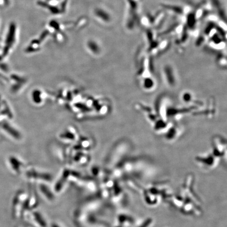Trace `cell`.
<instances>
[{
    "label": "cell",
    "mask_w": 227,
    "mask_h": 227,
    "mask_svg": "<svg viewBox=\"0 0 227 227\" xmlns=\"http://www.w3.org/2000/svg\"><path fill=\"white\" fill-rule=\"evenodd\" d=\"M213 144L214 148L213 151H215L214 154H221L222 152L224 153V151H226V141L220 136H216L213 138Z\"/></svg>",
    "instance_id": "6da1fadb"
},
{
    "label": "cell",
    "mask_w": 227,
    "mask_h": 227,
    "mask_svg": "<svg viewBox=\"0 0 227 227\" xmlns=\"http://www.w3.org/2000/svg\"><path fill=\"white\" fill-rule=\"evenodd\" d=\"M141 80V86L146 92H152L157 87V82L153 77L149 76L142 78Z\"/></svg>",
    "instance_id": "7a4b0ae2"
}]
</instances>
